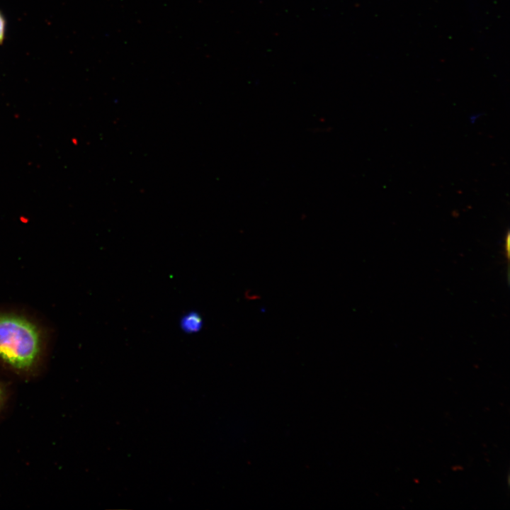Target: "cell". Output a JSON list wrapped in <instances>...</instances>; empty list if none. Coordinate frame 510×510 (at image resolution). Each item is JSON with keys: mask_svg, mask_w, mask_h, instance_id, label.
Masks as SVG:
<instances>
[{"mask_svg": "<svg viewBox=\"0 0 510 510\" xmlns=\"http://www.w3.org/2000/svg\"><path fill=\"white\" fill-rule=\"evenodd\" d=\"M42 348L39 327L26 317L0 313V359L21 370L32 368Z\"/></svg>", "mask_w": 510, "mask_h": 510, "instance_id": "1", "label": "cell"}, {"mask_svg": "<svg viewBox=\"0 0 510 510\" xmlns=\"http://www.w3.org/2000/svg\"><path fill=\"white\" fill-rule=\"evenodd\" d=\"M200 323V319L198 320L196 317H188L184 322V325L188 329L193 330L196 329Z\"/></svg>", "mask_w": 510, "mask_h": 510, "instance_id": "2", "label": "cell"}, {"mask_svg": "<svg viewBox=\"0 0 510 510\" xmlns=\"http://www.w3.org/2000/svg\"><path fill=\"white\" fill-rule=\"evenodd\" d=\"M6 21L4 16L0 12V45L3 42L5 37Z\"/></svg>", "mask_w": 510, "mask_h": 510, "instance_id": "3", "label": "cell"}, {"mask_svg": "<svg viewBox=\"0 0 510 510\" xmlns=\"http://www.w3.org/2000/svg\"><path fill=\"white\" fill-rule=\"evenodd\" d=\"M2 396H3V392H2L1 387H0V404H1V402L2 400Z\"/></svg>", "mask_w": 510, "mask_h": 510, "instance_id": "4", "label": "cell"}]
</instances>
